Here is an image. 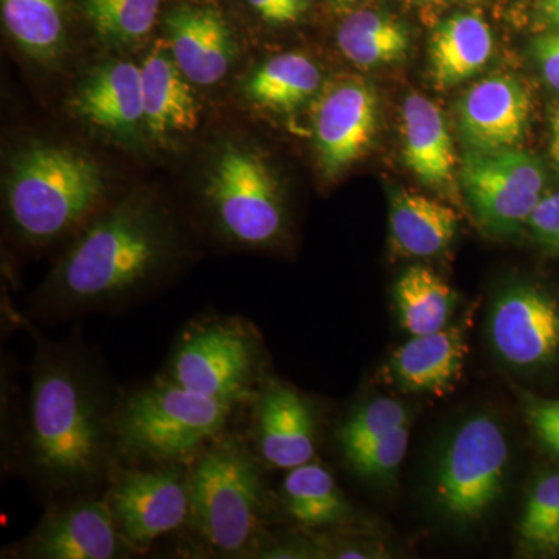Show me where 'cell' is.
<instances>
[{"label": "cell", "instance_id": "1", "mask_svg": "<svg viewBox=\"0 0 559 559\" xmlns=\"http://www.w3.org/2000/svg\"><path fill=\"white\" fill-rule=\"evenodd\" d=\"M117 407L86 353L39 345L32 367L27 450L32 473L46 491L79 496L105 479L117 455Z\"/></svg>", "mask_w": 559, "mask_h": 559}, {"label": "cell", "instance_id": "2", "mask_svg": "<svg viewBox=\"0 0 559 559\" xmlns=\"http://www.w3.org/2000/svg\"><path fill=\"white\" fill-rule=\"evenodd\" d=\"M173 237L156 210L127 202L95 221L51 277L53 308L81 312L128 299L165 266Z\"/></svg>", "mask_w": 559, "mask_h": 559}, {"label": "cell", "instance_id": "3", "mask_svg": "<svg viewBox=\"0 0 559 559\" xmlns=\"http://www.w3.org/2000/svg\"><path fill=\"white\" fill-rule=\"evenodd\" d=\"M237 406L159 378L117 407L116 454L150 465L193 462L224 436Z\"/></svg>", "mask_w": 559, "mask_h": 559}, {"label": "cell", "instance_id": "4", "mask_svg": "<svg viewBox=\"0 0 559 559\" xmlns=\"http://www.w3.org/2000/svg\"><path fill=\"white\" fill-rule=\"evenodd\" d=\"M100 168L68 146L22 151L7 183V209L14 229L33 245L57 240L75 229L102 200Z\"/></svg>", "mask_w": 559, "mask_h": 559}, {"label": "cell", "instance_id": "5", "mask_svg": "<svg viewBox=\"0 0 559 559\" xmlns=\"http://www.w3.org/2000/svg\"><path fill=\"white\" fill-rule=\"evenodd\" d=\"M189 524L215 554L245 555L260 533L263 484L255 457L237 437L221 436L193 460Z\"/></svg>", "mask_w": 559, "mask_h": 559}, {"label": "cell", "instance_id": "6", "mask_svg": "<svg viewBox=\"0 0 559 559\" xmlns=\"http://www.w3.org/2000/svg\"><path fill=\"white\" fill-rule=\"evenodd\" d=\"M260 341L240 319L191 323L173 349L165 378L210 399L241 404L255 392Z\"/></svg>", "mask_w": 559, "mask_h": 559}, {"label": "cell", "instance_id": "7", "mask_svg": "<svg viewBox=\"0 0 559 559\" xmlns=\"http://www.w3.org/2000/svg\"><path fill=\"white\" fill-rule=\"evenodd\" d=\"M509 462V441L495 418L465 419L437 463V500L454 520L479 521L502 495Z\"/></svg>", "mask_w": 559, "mask_h": 559}, {"label": "cell", "instance_id": "8", "mask_svg": "<svg viewBox=\"0 0 559 559\" xmlns=\"http://www.w3.org/2000/svg\"><path fill=\"white\" fill-rule=\"evenodd\" d=\"M207 198L219 229L231 241L267 246L285 229L277 180L255 153L227 145L213 164Z\"/></svg>", "mask_w": 559, "mask_h": 559}, {"label": "cell", "instance_id": "9", "mask_svg": "<svg viewBox=\"0 0 559 559\" xmlns=\"http://www.w3.org/2000/svg\"><path fill=\"white\" fill-rule=\"evenodd\" d=\"M462 183L481 226L507 235L528 223L543 200L546 171L527 151H471L463 160Z\"/></svg>", "mask_w": 559, "mask_h": 559}, {"label": "cell", "instance_id": "10", "mask_svg": "<svg viewBox=\"0 0 559 559\" xmlns=\"http://www.w3.org/2000/svg\"><path fill=\"white\" fill-rule=\"evenodd\" d=\"M176 466L128 469L114 480L108 502L130 549H148L157 539L189 524V473Z\"/></svg>", "mask_w": 559, "mask_h": 559}, {"label": "cell", "instance_id": "11", "mask_svg": "<svg viewBox=\"0 0 559 559\" xmlns=\"http://www.w3.org/2000/svg\"><path fill=\"white\" fill-rule=\"evenodd\" d=\"M488 331L496 355L507 366H546L559 353V304L536 286H513L492 304Z\"/></svg>", "mask_w": 559, "mask_h": 559}, {"label": "cell", "instance_id": "12", "mask_svg": "<svg viewBox=\"0 0 559 559\" xmlns=\"http://www.w3.org/2000/svg\"><path fill=\"white\" fill-rule=\"evenodd\" d=\"M127 547L108 499L75 496L40 521L22 554L40 559H114L123 557Z\"/></svg>", "mask_w": 559, "mask_h": 559}, {"label": "cell", "instance_id": "13", "mask_svg": "<svg viewBox=\"0 0 559 559\" xmlns=\"http://www.w3.org/2000/svg\"><path fill=\"white\" fill-rule=\"evenodd\" d=\"M377 92L364 81H345L320 102L314 134L320 165L337 176L359 160L377 134Z\"/></svg>", "mask_w": 559, "mask_h": 559}, {"label": "cell", "instance_id": "14", "mask_svg": "<svg viewBox=\"0 0 559 559\" xmlns=\"http://www.w3.org/2000/svg\"><path fill=\"white\" fill-rule=\"evenodd\" d=\"M528 117L527 92L510 76L481 80L460 102V132L479 153L514 148L527 131Z\"/></svg>", "mask_w": 559, "mask_h": 559}, {"label": "cell", "instance_id": "15", "mask_svg": "<svg viewBox=\"0 0 559 559\" xmlns=\"http://www.w3.org/2000/svg\"><path fill=\"white\" fill-rule=\"evenodd\" d=\"M257 404V444L263 462L288 471L312 462L314 412L299 390L271 381L261 389Z\"/></svg>", "mask_w": 559, "mask_h": 559}, {"label": "cell", "instance_id": "16", "mask_svg": "<svg viewBox=\"0 0 559 559\" xmlns=\"http://www.w3.org/2000/svg\"><path fill=\"white\" fill-rule=\"evenodd\" d=\"M171 55L180 72L201 86H212L226 76L235 60V43L218 11L178 7L168 13Z\"/></svg>", "mask_w": 559, "mask_h": 559}, {"label": "cell", "instance_id": "17", "mask_svg": "<svg viewBox=\"0 0 559 559\" xmlns=\"http://www.w3.org/2000/svg\"><path fill=\"white\" fill-rule=\"evenodd\" d=\"M466 353L468 344L463 326L412 336L390 356L385 378L407 393L443 396L462 378Z\"/></svg>", "mask_w": 559, "mask_h": 559}, {"label": "cell", "instance_id": "18", "mask_svg": "<svg viewBox=\"0 0 559 559\" xmlns=\"http://www.w3.org/2000/svg\"><path fill=\"white\" fill-rule=\"evenodd\" d=\"M73 109L94 127L131 138L145 121L142 69L131 61H109L81 83Z\"/></svg>", "mask_w": 559, "mask_h": 559}, {"label": "cell", "instance_id": "19", "mask_svg": "<svg viewBox=\"0 0 559 559\" xmlns=\"http://www.w3.org/2000/svg\"><path fill=\"white\" fill-rule=\"evenodd\" d=\"M404 164L426 186L444 189L455 168V151L443 112L425 95L411 94L401 108Z\"/></svg>", "mask_w": 559, "mask_h": 559}, {"label": "cell", "instance_id": "20", "mask_svg": "<svg viewBox=\"0 0 559 559\" xmlns=\"http://www.w3.org/2000/svg\"><path fill=\"white\" fill-rule=\"evenodd\" d=\"M171 51L156 49L142 68L145 127L154 139L193 131L200 119L198 100Z\"/></svg>", "mask_w": 559, "mask_h": 559}, {"label": "cell", "instance_id": "21", "mask_svg": "<svg viewBox=\"0 0 559 559\" xmlns=\"http://www.w3.org/2000/svg\"><path fill=\"white\" fill-rule=\"evenodd\" d=\"M389 226L396 252L429 259L450 248L457 234L459 216L443 202L403 190L390 201Z\"/></svg>", "mask_w": 559, "mask_h": 559}, {"label": "cell", "instance_id": "22", "mask_svg": "<svg viewBox=\"0 0 559 559\" xmlns=\"http://www.w3.org/2000/svg\"><path fill=\"white\" fill-rule=\"evenodd\" d=\"M492 53L487 22L476 14H455L441 22L430 39V69L439 90H448L479 73Z\"/></svg>", "mask_w": 559, "mask_h": 559}, {"label": "cell", "instance_id": "23", "mask_svg": "<svg viewBox=\"0 0 559 559\" xmlns=\"http://www.w3.org/2000/svg\"><path fill=\"white\" fill-rule=\"evenodd\" d=\"M400 325L411 336H425L447 329L454 308V293L429 267L412 266L404 271L393 288Z\"/></svg>", "mask_w": 559, "mask_h": 559}, {"label": "cell", "instance_id": "24", "mask_svg": "<svg viewBox=\"0 0 559 559\" xmlns=\"http://www.w3.org/2000/svg\"><path fill=\"white\" fill-rule=\"evenodd\" d=\"M283 498L289 516L305 527H326L349 516V507L340 485L318 462L288 471Z\"/></svg>", "mask_w": 559, "mask_h": 559}, {"label": "cell", "instance_id": "25", "mask_svg": "<svg viewBox=\"0 0 559 559\" xmlns=\"http://www.w3.org/2000/svg\"><path fill=\"white\" fill-rule=\"evenodd\" d=\"M337 46L359 68L373 69L403 60L409 51V35L392 17L360 10L342 22Z\"/></svg>", "mask_w": 559, "mask_h": 559}, {"label": "cell", "instance_id": "26", "mask_svg": "<svg viewBox=\"0 0 559 559\" xmlns=\"http://www.w3.org/2000/svg\"><path fill=\"white\" fill-rule=\"evenodd\" d=\"M322 81L318 66L300 53H285L264 62L248 83L255 105L271 109H294L318 92Z\"/></svg>", "mask_w": 559, "mask_h": 559}, {"label": "cell", "instance_id": "27", "mask_svg": "<svg viewBox=\"0 0 559 559\" xmlns=\"http://www.w3.org/2000/svg\"><path fill=\"white\" fill-rule=\"evenodd\" d=\"M7 31L33 58L53 60L64 43L62 0H2Z\"/></svg>", "mask_w": 559, "mask_h": 559}, {"label": "cell", "instance_id": "28", "mask_svg": "<svg viewBox=\"0 0 559 559\" xmlns=\"http://www.w3.org/2000/svg\"><path fill=\"white\" fill-rule=\"evenodd\" d=\"M160 0H84L87 20L105 43L145 38L156 22Z\"/></svg>", "mask_w": 559, "mask_h": 559}, {"label": "cell", "instance_id": "29", "mask_svg": "<svg viewBox=\"0 0 559 559\" xmlns=\"http://www.w3.org/2000/svg\"><path fill=\"white\" fill-rule=\"evenodd\" d=\"M522 544L530 550L559 547V474L536 481L525 503L520 524Z\"/></svg>", "mask_w": 559, "mask_h": 559}, {"label": "cell", "instance_id": "30", "mask_svg": "<svg viewBox=\"0 0 559 559\" xmlns=\"http://www.w3.org/2000/svg\"><path fill=\"white\" fill-rule=\"evenodd\" d=\"M404 425H409V412L400 401L371 400L353 412L337 430L342 454L359 450Z\"/></svg>", "mask_w": 559, "mask_h": 559}, {"label": "cell", "instance_id": "31", "mask_svg": "<svg viewBox=\"0 0 559 559\" xmlns=\"http://www.w3.org/2000/svg\"><path fill=\"white\" fill-rule=\"evenodd\" d=\"M409 425L385 433L359 450L344 455L349 468L369 480H388L395 476L409 447Z\"/></svg>", "mask_w": 559, "mask_h": 559}, {"label": "cell", "instance_id": "32", "mask_svg": "<svg viewBox=\"0 0 559 559\" xmlns=\"http://www.w3.org/2000/svg\"><path fill=\"white\" fill-rule=\"evenodd\" d=\"M527 224L540 246L559 253V191L543 197Z\"/></svg>", "mask_w": 559, "mask_h": 559}, {"label": "cell", "instance_id": "33", "mask_svg": "<svg viewBox=\"0 0 559 559\" xmlns=\"http://www.w3.org/2000/svg\"><path fill=\"white\" fill-rule=\"evenodd\" d=\"M527 418L539 440L559 457V401H528Z\"/></svg>", "mask_w": 559, "mask_h": 559}, {"label": "cell", "instance_id": "34", "mask_svg": "<svg viewBox=\"0 0 559 559\" xmlns=\"http://www.w3.org/2000/svg\"><path fill=\"white\" fill-rule=\"evenodd\" d=\"M249 3L271 24H293L310 9V0H249Z\"/></svg>", "mask_w": 559, "mask_h": 559}, {"label": "cell", "instance_id": "35", "mask_svg": "<svg viewBox=\"0 0 559 559\" xmlns=\"http://www.w3.org/2000/svg\"><path fill=\"white\" fill-rule=\"evenodd\" d=\"M533 57L544 80L559 94V32L546 33L533 40Z\"/></svg>", "mask_w": 559, "mask_h": 559}, {"label": "cell", "instance_id": "36", "mask_svg": "<svg viewBox=\"0 0 559 559\" xmlns=\"http://www.w3.org/2000/svg\"><path fill=\"white\" fill-rule=\"evenodd\" d=\"M550 157L559 165V105L550 112Z\"/></svg>", "mask_w": 559, "mask_h": 559}, {"label": "cell", "instance_id": "37", "mask_svg": "<svg viewBox=\"0 0 559 559\" xmlns=\"http://www.w3.org/2000/svg\"><path fill=\"white\" fill-rule=\"evenodd\" d=\"M540 14L550 24L559 25V0H543Z\"/></svg>", "mask_w": 559, "mask_h": 559}, {"label": "cell", "instance_id": "38", "mask_svg": "<svg viewBox=\"0 0 559 559\" xmlns=\"http://www.w3.org/2000/svg\"><path fill=\"white\" fill-rule=\"evenodd\" d=\"M340 5H352V3H355L356 0H336Z\"/></svg>", "mask_w": 559, "mask_h": 559}, {"label": "cell", "instance_id": "39", "mask_svg": "<svg viewBox=\"0 0 559 559\" xmlns=\"http://www.w3.org/2000/svg\"><path fill=\"white\" fill-rule=\"evenodd\" d=\"M426 2H437V0H426Z\"/></svg>", "mask_w": 559, "mask_h": 559}]
</instances>
